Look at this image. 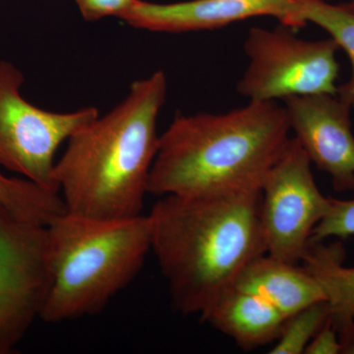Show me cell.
Returning a JSON list of instances; mask_svg holds the SVG:
<instances>
[{
    "instance_id": "cell-1",
    "label": "cell",
    "mask_w": 354,
    "mask_h": 354,
    "mask_svg": "<svg viewBox=\"0 0 354 354\" xmlns=\"http://www.w3.org/2000/svg\"><path fill=\"white\" fill-rule=\"evenodd\" d=\"M148 216L152 251L172 307L183 315L201 316L251 261L267 253L261 188L167 195Z\"/></svg>"
},
{
    "instance_id": "cell-2",
    "label": "cell",
    "mask_w": 354,
    "mask_h": 354,
    "mask_svg": "<svg viewBox=\"0 0 354 354\" xmlns=\"http://www.w3.org/2000/svg\"><path fill=\"white\" fill-rule=\"evenodd\" d=\"M167 93L162 71L135 81L115 108L67 140L53 177L68 213L104 221L142 215Z\"/></svg>"
},
{
    "instance_id": "cell-3",
    "label": "cell",
    "mask_w": 354,
    "mask_h": 354,
    "mask_svg": "<svg viewBox=\"0 0 354 354\" xmlns=\"http://www.w3.org/2000/svg\"><path fill=\"white\" fill-rule=\"evenodd\" d=\"M290 131L285 106L250 101L227 113L179 115L160 135L149 179L156 196L258 189Z\"/></svg>"
},
{
    "instance_id": "cell-4",
    "label": "cell",
    "mask_w": 354,
    "mask_h": 354,
    "mask_svg": "<svg viewBox=\"0 0 354 354\" xmlns=\"http://www.w3.org/2000/svg\"><path fill=\"white\" fill-rule=\"evenodd\" d=\"M46 230L51 281L39 315L46 323L100 313L152 250L148 216L104 221L66 212Z\"/></svg>"
},
{
    "instance_id": "cell-5",
    "label": "cell",
    "mask_w": 354,
    "mask_h": 354,
    "mask_svg": "<svg viewBox=\"0 0 354 354\" xmlns=\"http://www.w3.org/2000/svg\"><path fill=\"white\" fill-rule=\"evenodd\" d=\"M24 74L0 60V167L60 193L53 171L59 147L100 115L93 106L72 113H53L23 97Z\"/></svg>"
},
{
    "instance_id": "cell-6",
    "label": "cell",
    "mask_w": 354,
    "mask_h": 354,
    "mask_svg": "<svg viewBox=\"0 0 354 354\" xmlns=\"http://www.w3.org/2000/svg\"><path fill=\"white\" fill-rule=\"evenodd\" d=\"M334 39L306 41L279 28H252L244 43L248 67L237 91L250 101L337 94L339 64Z\"/></svg>"
},
{
    "instance_id": "cell-7",
    "label": "cell",
    "mask_w": 354,
    "mask_h": 354,
    "mask_svg": "<svg viewBox=\"0 0 354 354\" xmlns=\"http://www.w3.org/2000/svg\"><path fill=\"white\" fill-rule=\"evenodd\" d=\"M330 198L319 189L311 162L295 137L261 184V221L267 254L290 264H300L312 234L327 215Z\"/></svg>"
},
{
    "instance_id": "cell-8",
    "label": "cell",
    "mask_w": 354,
    "mask_h": 354,
    "mask_svg": "<svg viewBox=\"0 0 354 354\" xmlns=\"http://www.w3.org/2000/svg\"><path fill=\"white\" fill-rule=\"evenodd\" d=\"M48 230L0 204V354H10L39 319L50 286Z\"/></svg>"
},
{
    "instance_id": "cell-9",
    "label": "cell",
    "mask_w": 354,
    "mask_h": 354,
    "mask_svg": "<svg viewBox=\"0 0 354 354\" xmlns=\"http://www.w3.org/2000/svg\"><path fill=\"white\" fill-rule=\"evenodd\" d=\"M283 101L290 130L311 164L329 174L337 192L354 190L351 106L337 94L292 95Z\"/></svg>"
},
{
    "instance_id": "cell-10",
    "label": "cell",
    "mask_w": 354,
    "mask_h": 354,
    "mask_svg": "<svg viewBox=\"0 0 354 354\" xmlns=\"http://www.w3.org/2000/svg\"><path fill=\"white\" fill-rule=\"evenodd\" d=\"M297 0H187L153 3L136 0L121 20L136 29L158 32L215 30L239 21L271 16L283 27L300 29Z\"/></svg>"
},
{
    "instance_id": "cell-11",
    "label": "cell",
    "mask_w": 354,
    "mask_h": 354,
    "mask_svg": "<svg viewBox=\"0 0 354 354\" xmlns=\"http://www.w3.org/2000/svg\"><path fill=\"white\" fill-rule=\"evenodd\" d=\"M234 286L263 298L286 318L327 300L322 286L304 266L290 264L267 253L251 261Z\"/></svg>"
},
{
    "instance_id": "cell-12",
    "label": "cell",
    "mask_w": 354,
    "mask_h": 354,
    "mask_svg": "<svg viewBox=\"0 0 354 354\" xmlns=\"http://www.w3.org/2000/svg\"><path fill=\"white\" fill-rule=\"evenodd\" d=\"M201 318L239 348L253 351L277 341L286 317L263 298L232 286Z\"/></svg>"
},
{
    "instance_id": "cell-13",
    "label": "cell",
    "mask_w": 354,
    "mask_h": 354,
    "mask_svg": "<svg viewBox=\"0 0 354 354\" xmlns=\"http://www.w3.org/2000/svg\"><path fill=\"white\" fill-rule=\"evenodd\" d=\"M344 257L341 242H316L300 263L322 286L335 328L354 321V267L344 266Z\"/></svg>"
},
{
    "instance_id": "cell-14",
    "label": "cell",
    "mask_w": 354,
    "mask_h": 354,
    "mask_svg": "<svg viewBox=\"0 0 354 354\" xmlns=\"http://www.w3.org/2000/svg\"><path fill=\"white\" fill-rule=\"evenodd\" d=\"M297 14L302 27L313 23L327 31L351 60V77L337 88V95L354 106V2L332 4L325 0H297Z\"/></svg>"
},
{
    "instance_id": "cell-15",
    "label": "cell",
    "mask_w": 354,
    "mask_h": 354,
    "mask_svg": "<svg viewBox=\"0 0 354 354\" xmlns=\"http://www.w3.org/2000/svg\"><path fill=\"white\" fill-rule=\"evenodd\" d=\"M0 204L23 220L48 227L66 213L60 193L46 189L27 178L8 177L0 172Z\"/></svg>"
},
{
    "instance_id": "cell-16",
    "label": "cell",
    "mask_w": 354,
    "mask_h": 354,
    "mask_svg": "<svg viewBox=\"0 0 354 354\" xmlns=\"http://www.w3.org/2000/svg\"><path fill=\"white\" fill-rule=\"evenodd\" d=\"M332 318L327 300L316 302L286 317L271 354H302L317 333Z\"/></svg>"
},
{
    "instance_id": "cell-17",
    "label": "cell",
    "mask_w": 354,
    "mask_h": 354,
    "mask_svg": "<svg viewBox=\"0 0 354 354\" xmlns=\"http://www.w3.org/2000/svg\"><path fill=\"white\" fill-rule=\"evenodd\" d=\"M351 236H354V199L330 198L329 211L313 230L310 244L332 237L346 239Z\"/></svg>"
},
{
    "instance_id": "cell-18",
    "label": "cell",
    "mask_w": 354,
    "mask_h": 354,
    "mask_svg": "<svg viewBox=\"0 0 354 354\" xmlns=\"http://www.w3.org/2000/svg\"><path fill=\"white\" fill-rule=\"evenodd\" d=\"M136 0H75L81 15L94 22L106 17H123Z\"/></svg>"
},
{
    "instance_id": "cell-19",
    "label": "cell",
    "mask_w": 354,
    "mask_h": 354,
    "mask_svg": "<svg viewBox=\"0 0 354 354\" xmlns=\"http://www.w3.org/2000/svg\"><path fill=\"white\" fill-rule=\"evenodd\" d=\"M305 354L342 353V344L332 318L321 328L315 337L309 342Z\"/></svg>"
},
{
    "instance_id": "cell-20",
    "label": "cell",
    "mask_w": 354,
    "mask_h": 354,
    "mask_svg": "<svg viewBox=\"0 0 354 354\" xmlns=\"http://www.w3.org/2000/svg\"><path fill=\"white\" fill-rule=\"evenodd\" d=\"M342 344V353L354 354V321L335 328Z\"/></svg>"
},
{
    "instance_id": "cell-21",
    "label": "cell",
    "mask_w": 354,
    "mask_h": 354,
    "mask_svg": "<svg viewBox=\"0 0 354 354\" xmlns=\"http://www.w3.org/2000/svg\"><path fill=\"white\" fill-rule=\"evenodd\" d=\"M353 2H354V0H353Z\"/></svg>"
}]
</instances>
